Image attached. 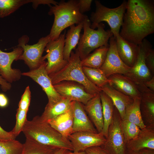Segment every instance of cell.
Listing matches in <instances>:
<instances>
[{
  "mask_svg": "<svg viewBox=\"0 0 154 154\" xmlns=\"http://www.w3.org/2000/svg\"><path fill=\"white\" fill-rule=\"evenodd\" d=\"M154 32V1L128 0L120 35L138 45Z\"/></svg>",
  "mask_w": 154,
  "mask_h": 154,
  "instance_id": "1",
  "label": "cell"
},
{
  "mask_svg": "<svg viewBox=\"0 0 154 154\" xmlns=\"http://www.w3.org/2000/svg\"><path fill=\"white\" fill-rule=\"evenodd\" d=\"M22 132L25 137L42 145L73 151L71 143L68 139L52 127L47 122L42 120L39 116L31 120L27 119Z\"/></svg>",
  "mask_w": 154,
  "mask_h": 154,
  "instance_id": "2",
  "label": "cell"
},
{
  "mask_svg": "<svg viewBox=\"0 0 154 154\" xmlns=\"http://www.w3.org/2000/svg\"><path fill=\"white\" fill-rule=\"evenodd\" d=\"M50 7L48 15L54 16L53 23L49 34L52 40L57 39L66 28L83 22L87 16L80 13L77 0H61Z\"/></svg>",
  "mask_w": 154,
  "mask_h": 154,
  "instance_id": "3",
  "label": "cell"
},
{
  "mask_svg": "<svg viewBox=\"0 0 154 154\" xmlns=\"http://www.w3.org/2000/svg\"><path fill=\"white\" fill-rule=\"evenodd\" d=\"M52 84L63 81L75 82L83 85L89 93L95 95L102 91L86 77L82 69L78 49L72 51L69 61L66 65L57 72L49 75Z\"/></svg>",
  "mask_w": 154,
  "mask_h": 154,
  "instance_id": "4",
  "label": "cell"
},
{
  "mask_svg": "<svg viewBox=\"0 0 154 154\" xmlns=\"http://www.w3.org/2000/svg\"><path fill=\"white\" fill-rule=\"evenodd\" d=\"M90 22L88 16L83 21V33L80 36L77 48L81 60L94 50L108 44V40L113 36L110 29L105 30L102 23L99 24L96 30L91 28Z\"/></svg>",
  "mask_w": 154,
  "mask_h": 154,
  "instance_id": "5",
  "label": "cell"
},
{
  "mask_svg": "<svg viewBox=\"0 0 154 154\" xmlns=\"http://www.w3.org/2000/svg\"><path fill=\"white\" fill-rule=\"evenodd\" d=\"M127 1H124L118 7L113 8L107 7L100 2L95 0L96 10L90 15V21L92 22L90 27L93 29L97 28L99 23L104 21L107 23L114 37L119 35L122 25L123 19L125 12Z\"/></svg>",
  "mask_w": 154,
  "mask_h": 154,
  "instance_id": "6",
  "label": "cell"
},
{
  "mask_svg": "<svg viewBox=\"0 0 154 154\" xmlns=\"http://www.w3.org/2000/svg\"><path fill=\"white\" fill-rule=\"evenodd\" d=\"M29 40L27 35L22 36L18 40L17 46L23 49V53L19 60H23L31 70L37 68L44 61L42 60V55L50 39L48 35L40 38L37 43L31 45L27 44Z\"/></svg>",
  "mask_w": 154,
  "mask_h": 154,
  "instance_id": "7",
  "label": "cell"
},
{
  "mask_svg": "<svg viewBox=\"0 0 154 154\" xmlns=\"http://www.w3.org/2000/svg\"><path fill=\"white\" fill-rule=\"evenodd\" d=\"M121 120L119 113L115 107L106 141L100 146L107 154H126V143L120 128Z\"/></svg>",
  "mask_w": 154,
  "mask_h": 154,
  "instance_id": "8",
  "label": "cell"
},
{
  "mask_svg": "<svg viewBox=\"0 0 154 154\" xmlns=\"http://www.w3.org/2000/svg\"><path fill=\"white\" fill-rule=\"evenodd\" d=\"M66 33L61 34L55 40H50L46 44L44 51L46 54L42 60L46 59V70L48 75L54 74L63 68L68 62L63 57V50Z\"/></svg>",
  "mask_w": 154,
  "mask_h": 154,
  "instance_id": "9",
  "label": "cell"
},
{
  "mask_svg": "<svg viewBox=\"0 0 154 154\" xmlns=\"http://www.w3.org/2000/svg\"><path fill=\"white\" fill-rule=\"evenodd\" d=\"M137 56L133 66L125 75L135 84H143L153 76L147 66L145 58L149 50L152 48L151 43L145 38L138 44Z\"/></svg>",
  "mask_w": 154,
  "mask_h": 154,
  "instance_id": "10",
  "label": "cell"
},
{
  "mask_svg": "<svg viewBox=\"0 0 154 154\" xmlns=\"http://www.w3.org/2000/svg\"><path fill=\"white\" fill-rule=\"evenodd\" d=\"M46 62L44 61L37 68L22 73V75L29 77L38 84L46 93L48 99V104L56 103L63 97L54 89L51 79L46 70Z\"/></svg>",
  "mask_w": 154,
  "mask_h": 154,
  "instance_id": "11",
  "label": "cell"
},
{
  "mask_svg": "<svg viewBox=\"0 0 154 154\" xmlns=\"http://www.w3.org/2000/svg\"><path fill=\"white\" fill-rule=\"evenodd\" d=\"M53 86L62 97L84 105L95 96L88 92L83 85L75 82L63 81L53 85Z\"/></svg>",
  "mask_w": 154,
  "mask_h": 154,
  "instance_id": "12",
  "label": "cell"
},
{
  "mask_svg": "<svg viewBox=\"0 0 154 154\" xmlns=\"http://www.w3.org/2000/svg\"><path fill=\"white\" fill-rule=\"evenodd\" d=\"M130 68L121 59L117 52L115 38L112 36L110 38L109 48L105 60L100 69L108 78L115 74L125 75Z\"/></svg>",
  "mask_w": 154,
  "mask_h": 154,
  "instance_id": "13",
  "label": "cell"
},
{
  "mask_svg": "<svg viewBox=\"0 0 154 154\" xmlns=\"http://www.w3.org/2000/svg\"><path fill=\"white\" fill-rule=\"evenodd\" d=\"M23 53L22 48L17 46L9 52L0 49V75L8 82L11 83L21 78L22 73L19 69L12 68L11 66L14 61L19 60Z\"/></svg>",
  "mask_w": 154,
  "mask_h": 154,
  "instance_id": "14",
  "label": "cell"
},
{
  "mask_svg": "<svg viewBox=\"0 0 154 154\" xmlns=\"http://www.w3.org/2000/svg\"><path fill=\"white\" fill-rule=\"evenodd\" d=\"M68 139L72 145L74 152L84 151L93 146H101L106 140L101 132L96 133L88 131L72 133Z\"/></svg>",
  "mask_w": 154,
  "mask_h": 154,
  "instance_id": "15",
  "label": "cell"
},
{
  "mask_svg": "<svg viewBox=\"0 0 154 154\" xmlns=\"http://www.w3.org/2000/svg\"><path fill=\"white\" fill-rule=\"evenodd\" d=\"M137 84L141 93L140 108L143 123L146 128H154V92L143 84Z\"/></svg>",
  "mask_w": 154,
  "mask_h": 154,
  "instance_id": "16",
  "label": "cell"
},
{
  "mask_svg": "<svg viewBox=\"0 0 154 154\" xmlns=\"http://www.w3.org/2000/svg\"><path fill=\"white\" fill-rule=\"evenodd\" d=\"M108 78V83L113 88L121 93L133 99H140L141 93L137 84L125 75L113 74Z\"/></svg>",
  "mask_w": 154,
  "mask_h": 154,
  "instance_id": "17",
  "label": "cell"
},
{
  "mask_svg": "<svg viewBox=\"0 0 154 154\" xmlns=\"http://www.w3.org/2000/svg\"><path fill=\"white\" fill-rule=\"evenodd\" d=\"M71 108L73 118V133L80 131L98 133L87 116L82 103L77 101H72Z\"/></svg>",
  "mask_w": 154,
  "mask_h": 154,
  "instance_id": "18",
  "label": "cell"
},
{
  "mask_svg": "<svg viewBox=\"0 0 154 154\" xmlns=\"http://www.w3.org/2000/svg\"><path fill=\"white\" fill-rule=\"evenodd\" d=\"M115 38L118 54L123 62L131 67L135 62L138 52V45L126 40L119 35Z\"/></svg>",
  "mask_w": 154,
  "mask_h": 154,
  "instance_id": "19",
  "label": "cell"
},
{
  "mask_svg": "<svg viewBox=\"0 0 154 154\" xmlns=\"http://www.w3.org/2000/svg\"><path fill=\"white\" fill-rule=\"evenodd\" d=\"M126 147L129 152H139L145 148L154 149V128L141 129L137 137L126 143Z\"/></svg>",
  "mask_w": 154,
  "mask_h": 154,
  "instance_id": "20",
  "label": "cell"
},
{
  "mask_svg": "<svg viewBox=\"0 0 154 154\" xmlns=\"http://www.w3.org/2000/svg\"><path fill=\"white\" fill-rule=\"evenodd\" d=\"M83 105L85 111L94 125L98 132H101L104 126V120L99 94L95 95L85 105Z\"/></svg>",
  "mask_w": 154,
  "mask_h": 154,
  "instance_id": "21",
  "label": "cell"
},
{
  "mask_svg": "<svg viewBox=\"0 0 154 154\" xmlns=\"http://www.w3.org/2000/svg\"><path fill=\"white\" fill-rule=\"evenodd\" d=\"M100 89L111 99L119 113L121 119H122L127 107L133 102V99L117 90L109 83L103 86Z\"/></svg>",
  "mask_w": 154,
  "mask_h": 154,
  "instance_id": "22",
  "label": "cell"
},
{
  "mask_svg": "<svg viewBox=\"0 0 154 154\" xmlns=\"http://www.w3.org/2000/svg\"><path fill=\"white\" fill-rule=\"evenodd\" d=\"M73 113L71 106L66 112L47 122L64 137L68 139L73 133Z\"/></svg>",
  "mask_w": 154,
  "mask_h": 154,
  "instance_id": "23",
  "label": "cell"
},
{
  "mask_svg": "<svg viewBox=\"0 0 154 154\" xmlns=\"http://www.w3.org/2000/svg\"><path fill=\"white\" fill-rule=\"evenodd\" d=\"M83 25V22L76 26L75 25L71 26L65 35L66 38L64 40L63 57L64 60L68 62L69 60L72 50L75 49L78 44Z\"/></svg>",
  "mask_w": 154,
  "mask_h": 154,
  "instance_id": "24",
  "label": "cell"
},
{
  "mask_svg": "<svg viewBox=\"0 0 154 154\" xmlns=\"http://www.w3.org/2000/svg\"><path fill=\"white\" fill-rule=\"evenodd\" d=\"M72 102L63 97L56 103L52 104H47L44 112L40 116L41 119L43 121H47L66 112L70 108Z\"/></svg>",
  "mask_w": 154,
  "mask_h": 154,
  "instance_id": "25",
  "label": "cell"
},
{
  "mask_svg": "<svg viewBox=\"0 0 154 154\" xmlns=\"http://www.w3.org/2000/svg\"><path fill=\"white\" fill-rule=\"evenodd\" d=\"M102 106L104 126L101 132L106 138L109 127L113 118L115 106L110 98L105 92L99 93Z\"/></svg>",
  "mask_w": 154,
  "mask_h": 154,
  "instance_id": "26",
  "label": "cell"
},
{
  "mask_svg": "<svg viewBox=\"0 0 154 154\" xmlns=\"http://www.w3.org/2000/svg\"><path fill=\"white\" fill-rule=\"evenodd\" d=\"M109 44L100 47L81 60L82 66L100 68L105 60Z\"/></svg>",
  "mask_w": 154,
  "mask_h": 154,
  "instance_id": "27",
  "label": "cell"
},
{
  "mask_svg": "<svg viewBox=\"0 0 154 154\" xmlns=\"http://www.w3.org/2000/svg\"><path fill=\"white\" fill-rule=\"evenodd\" d=\"M140 100L134 99L126 107L123 119L133 123L142 129L146 128L141 116L140 108Z\"/></svg>",
  "mask_w": 154,
  "mask_h": 154,
  "instance_id": "28",
  "label": "cell"
},
{
  "mask_svg": "<svg viewBox=\"0 0 154 154\" xmlns=\"http://www.w3.org/2000/svg\"><path fill=\"white\" fill-rule=\"evenodd\" d=\"M21 154H54L58 149L40 144L26 138Z\"/></svg>",
  "mask_w": 154,
  "mask_h": 154,
  "instance_id": "29",
  "label": "cell"
},
{
  "mask_svg": "<svg viewBox=\"0 0 154 154\" xmlns=\"http://www.w3.org/2000/svg\"><path fill=\"white\" fill-rule=\"evenodd\" d=\"M85 76L93 84L100 89L108 83L109 80L105 74L100 68H95L82 66Z\"/></svg>",
  "mask_w": 154,
  "mask_h": 154,
  "instance_id": "30",
  "label": "cell"
},
{
  "mask_svg": "<svg viewBox=\"0 0 154 154\" xmlns=\"http://www.w3.org/2000/svg\"><path fill=\"white\" fill-rule=\"evenodd\" d=\"M35 0H0V18L12 13L22 5Z\"/></svg>",
  "mask_w": 154,
  "mask_h": 154,
  "instance_id": "31",
  "label": "cell"
},
{
  "mask_svg": "<svg viewBox=\"0 0 154 154\" xmlns=\"http://www.w3.org/2000/svg\"><path fill=\"white\" fill-rule=\"evenodd\" d=\"M23 144L15 139H0V154H21Z\"/></svg>",
  "mask_w": 154,
  "mask_h": 154,
  "instance_id": "32",
  "label": "cell"
},
{
  "mask_svg": "<svg viewBox=\"0 0 154 154\" xmlns=\"http://www.w3.org/2000/svg\"><path fill=\"white\" fill-rule=\"evenodd\" d=\"M120 126L126 143L135 138L141 130L135 124L124 119H121Z\"/></svg>",
  "mask_w": 154,
  "mask_h": 154,
  "instance_id": "33",
  "label": "cell"
},
{
  "mask_svg": "<svg viewBox=\"0 0 154 154\" xmlns=\"http://www.w3.org/2000/svg\"><path fill=\"white\" fill-rule=\"evenodd\" d=\"M18 108L16 116V122L15 127L11 131L17 137L22 131L23 127L27 119V112Z\"/></svg>",
  "mask_w": 154,
  "mask_h": 154,
  "instance_id": "34",
  "label": "cell"
},
{
  "mask_svg": "<svg viewBox=\"0 0 154 154\" xmlns=\"http://www.w3.org/2000/svg\"><path fill=\"white\" fill-rule=\"evenodd\" d=\"M31 99V92L29 87L27 86L22 95L19 104L18 108L28 111Z\"/></svg>",
  "mask_w": 154,
  "mask_h": 154,
  "instance_id": "35",
  "label": "cell"
},
{
  "mask_svg": "<svg viewBox=\"0 0 154 154\" xmlns=\"http://www.w3.org/2000/svg\"><path fill=\"white\" fill-rule=\"evenodd\" d=\"M146 65L152 74H154V50L151 48L147 53L145 58Z\"/></svg>",
  "mask_w": 154,
  "mask_h": 154,
  "instance_id": "36",
  "label": "cell"
},
{
  "mask_svg": "<svg viewBox=\"0 0 154 154\" xmlns=\"http://www.w3.org/2000/svg\"><path fill=\"white\" fill-rule=\"evenodd\" d=\"M92 0H78L79 10L82 14L89 11L91 9Z\"/></svg>",
  "mask_w": 154,
  "mask_h": 154,
  "instance_id": "37",
  "label": "cell"
},
{
  "mask_svg": "<svg viewBox=\"0 0 154 154\" xmlns=\"http://www.w3.org/2000/svg\"><path fill=\"white\" fill-rule=\"evenodd\" d=\"M16 137L11 131H7L4 129L0 125V139H15Z\"/></svg>",
  "mask_w": 154,
  "mask_h": 154,
  "instance_id": "38",
  "label": "cell"
},
{
  "mask_svg": "<svg viewBox=\"0 0 154 154\" xmlns=\"http://www.w3.org/2000/svg\"><path fill=\"white\" fill-rule=\"evenodd\" d=\"M84 151L87 154H107L100 146L91 147Z\"/></svg>",
  "mask_w": 154,
  "mask_h": 154,
  "instance_id": "39",
  "label": "cell"
},
{
  "mask_svg": "<svg viewBox=\"0 0 154 154\" xmlns=\"http://www.w3.org/2000/svg\"><path fill=\"white\" fill-rule=\"evenodd\" d=\"M0 85L1 88L5 92L10 90L11 87V83L7 82L0 75Z\"/></svg>",
  "mask_w": 154,
  "mask_h": 154,
  "instance_id": "40",
  "label": "cell"
},
{
  "mask_svg": "<svg viewBox=\"0 0 154 154\" xmlns=\"http://www.w3.org/2000/svg\"><path fill=\"white\" fill-rule=\"evenodd\" d=\"M8 100L6 96L3 94H0V107L4 108L8 104Z\"/></svg>",
  "mask_w": 154,
  "mask_h": 154,
  "instance_id": "41",
  "label": "cell"
},
{
  "mask_svg": "<svg viewBox=\"0 0 154 154\" xmlns=\"http://www.w3.org/2000/svg\"><path fill=\"white\" fill-rule=\"evenodd\" d=\"M144 84L151 91L154 92V76L149 80L145 82Z\"/></svg>",
  "mask_w": 154,
  "mask_h": 154,
  "instance_id": "42",
  "label": "cell"
},
{
  "mask_svg": "<svg viewBox=\"0 0 154 154\" xmlns=\"http://www.w3.org/2000/svg\"><path fill=\"white\" fill-rule=\"evenodd\" d=\"M140 154H154V149L145 148L139 151Z\"/></svg>",
  "mask_w": 154,
  "mask_h": 154,
  "instance_id": "43",
  "label": "cell"
},
{
  "mask_svg": "<svg viewBox=\"0 0 154 154\" xmlns=\"http://www.w3.org/2000/svg\"><path fill=\"white\" fill-rule=\"evenodd\" d=\"M64 154H87L85 151H80L78 152H72L66 150Z\"/></svg>",
  "mask_w": 154,
  "mask_h": 154,
  "instance_id": "44",
  "label": "cell"
},
{
  "mask_svg": "<svg viewBox=\"0 0 154 154\" xmlns=\"http://www.w3.org/2000/svg\"><path fill=\"white\" fill-rule=\"evenodd\" d=\"M66 150L63 149H58L54 154H64Z\"/></svg>",
  "mask_w": 154,
  "mask_h": 154,
  "instance_id": "45",
  "label": "cell"
},
{
  "mask_svg": "<svg viewBox=\"0 0 154 154\" xmlns=\"http://www.w3.org/2000/svg\"><path fill=\"white\" fill-rule=\"evenodd\" d=\"M126 154H140L139 152H129L126 151Z\"/></svg>",
  "mask_w": 154,
  "mask_h": 154,
  "instance_id": "46",
  "label": "cell"
}]
</instances>
